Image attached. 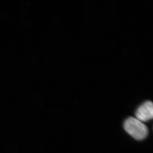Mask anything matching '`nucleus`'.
I'll list each match as a JSON object with an SVG mask.
<instances>
[{"label":"nucleus","mask_w":153,"mask_h":153,"mask_svg":"<svg viewBox=\"0 0 153 153\" xmlns=\"http://www.w3.org/2000/svg\"><path fill=\"white\" fill-rule=\"evenodd\" d=\"M124 128L128 134L137 140H143L148 134L147 126L134 117H129L126 120Z\"/></svg>","instance_id":"f257e3e1"},{"label":"nucleus","mask_w":153,"mask_h":153,"mask_svg":"<svg viewBox=\"0 0 153 153\" xmlns=\"http://www.w3.org/2000/svg\"><path fill=\"white\" fill-rule=\"evenodd\" d=\"M136 119L141 122H146L153 119V106L152 102H145L137 108L135 114Z\"/></svg>","instance_id":"f03ea898"}]
</instances>
